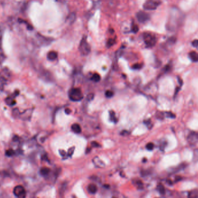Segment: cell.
<instances>
[{"mask_svg":"<svg viewBox=\"0 0 198 198\" xmlns=\"http://www.w3.org/2000/svg\"><path fill=\"white\" fill-rule=\"evenodd\" d=\"M143 39L146 46L148 48H152L155 45L156 43V37L152 33L145 32L143 35Z\"/></svg>","mask_w":198,"mask_h":198,"instance_id":"cell-1","label":"cell"},{"mask_svg":"<svg viewBox=\"0 0 198 198\" xmlns=\"http://www.w3.org/2000/svg\"><path fill=\"white\" fill-rule=\"evenodd\" d=\"M79 51L81 54L83 56L88 55L91 52V47L87 41L86 37H84L80 41L79 45Z\"/></svg>","mask_w":198,"mask_h":198,"instance_id":"cell-2","label":"cell"},{"mask_svg":"<svg viewBox=\"0 0 198 198\" xmlns=\"http://www.w3.org/2000/svg\"><path fill=\"white\" fill-rule=\"evenodd\" d=\"M161 3L160 0H147L144 3L143 7L146 10H155Z\"/></svg>","mask_w":198,"mask_h":198,"instance_id":"cell-3","label":"cell"},{"mask_svg":"<svg viewBox=\"0 0 198 198\" xmlns=\"http://www.w3.org/2000/svg\"><path fill=\"white\" fill-rule=\"evenodd\" d=\"M69 98L72 101H81L83 98V95L81 89L78 88L72 89L69 93Z\"/></svg>","mask_w":198,"mask_h":198,"instance_id":"cell-4","label":"cell"},{"mask_svg":"<svg viewBox=\"0 0 198 198\" xmlns=\"http://www.w3.org/2000/svg\"><path fill=\"white\" fill-rule=\"evenodd\" d=\"M13 194L18 198H24L26 196V190L23 186L18 185L13 190Z\"/></svg>","mask_w":198,"mask_h":198,"instance_id":"cell-5","label":"cell"},{"mask_svg":"<svg viewBox=\"0 0 198 198\" xmlns=\"http://www.w3.org/2000/svg\"><path fill=\"white\" fill-rule=\"evenodd\" d=\"M136 18L140 23H145L149 20L150 16L144 11H140L136 13Z\"/></svg>","mask_w":198,"mask_h":198,"instance_id":"cell-6","label":"cell"},{"mask_svg":"<svg viewBox=\"0 0 198 198\" xmlns=\"http://www.w3.org/2000/svg\"><path fill=\"white\" fill-rule=\"evenodd\" d=\"M198 136L196 132H191L188 137V143L190 145H195L198 142Z\"/></svg>","mask_w":198,"mask_h":198,"instance_id":"cell-7","label":"cell"},{"mask_svg":"<svg viewBox=\"0 0 198 198\" xmlns=\"http://www.w3.org/2000/svg\"><path fill=\"white\" fill-rule=\"evenodd\" d=\"M37 39L39 40V41L40 42L41 45H48L50 43H51V40L49 39H47L46 37H44L42 35H37Z\"/></svg>","mask_w":198,"mask_h":198,"instance_id":"cell-8","label":"cell"},{"mask_svg":"<svg viewBox=\"0 0 198 198\" xmlns=\"http://www.w3.org/2000/svg\"><path fill=\"white\" fill-rule=\"evenodd\" d=\"M93 163L96 167L99 168H103L105 167V163H104L101 160L99 159L98 157H95L93 159Z\"/></svg>","mask_w":198,"mask_h":198,"instance_id":"cell-9","label":"cell"},{"mask_svg":"<svg viewBox=\"0 0 198 198\" xmlns=\"http://www.w3.org/2000/svg\"><path fill=\"white\" fill-rule=\"evenodd\" d=\"M58 58V54L55 51H50L47 54V58L48 60L53 61Z\"/></svg>","mask_w":198,"mask_h":198,"instance_id":"cell-10","label":"cell"},{"mask_svg":"<svg viewBox=\"0 0 198 198\" xmlns=\"http://www.w3.org/2000/svg\"><path fill=\"white\" fill-rule=\"evenodd\" d=\"M189 57L192 62H197L198 61V55L196 51H191L189 54Z\"/></svg>","mask_w":198,"mask_h":198,"instance_id":"cell-11","label":"cell"},{"mask_svg":"<svg viewBox=\"0 0 198 198\" xmlns=\"http://www.w3.org/2000/svg\"><path fill=\"white\" fill-rule=\"evenodd\" d=\"M88 191L89 192V193L91 194H94L97 192V187L93 184H90L88 186Z\"/></svg>","mask_w":198,"mask_h":198,"instance_id":"cell-12","label":"cell"},{"mask_svg":"<svg viewBox=\"0 0 198 198\" xmlns=\"http://www.w3.org/2000/svg\"><path fill=\"white\" fill-rule=\"evenodd\" d=\"M72 130L75 133L78 134V133H80L82 132V128H81L80 126L77 123L73 124L72 126Z\"/></svg>","mask_w":198,"mask_h":198,"instance_id":"cell-13","label":"cell"},{"mask_svg":"<svg viewBox=\"0 0 198 198\" xmlns=\"http://www.w3.org/2000/svg\"><path fill=\"white\" fill-rule=\"evenodd\" d=\"M109 116H110V120L114 122V123H116L117 121V119L116 117L115 116V112H113V110H110L109 112Z\"/></svg>","mask_w":198,"mask_h":198,"instance_id":"cell-14","label":"cell"},{"mask_svg":"<svg viewBox=\"0 0 198 198\" xmlns=\"http://www.w3.org/2000/svg\"><path fill=\"white\" fill-rule=\"evenodd\" d=\"M50 172V170L48 168H47V167L43 168V169H41V170H40L41 174L42 175H44V176L48 174Z\"/></svg>","mask_w":198,"mask_h":198,"instance_id":"cell-15","label":"cell"},{"mask_svg":"<svg viewBox=\"0 0 198 198\" xmlns=\"http://www.w3.org/2000/svg\"><path fill=\"white\" fill-rule=\"evenodd\" d=\"M76 19V15L74 13H71L69 17L67 18V21L69 24H73Z\"/></svg>","mask_w":198,"mask_h":198,"instance_id":"cell-16","label":"cell"},{"mask_svg":"<svg viewBox=\"0 0 198 198\" xmlns=\"http://www.w3.org/2000/svg\"><path fill=\"white\" fill-rule=\"evenodd\" d=\"M91 80L95 82H99L101 80V76H99V74H98V73H95L93 75V76L91 78Z\"/></svg>","mask_w":198,"mask_h":198,"instance_id":"cell-17","label":"cell"},{"mask_svg":"<svg viewBox=\"0 0 198 198\" xmlns=\"http://www.w3.org/2000/svg\"><path fill=\"white\" fill-rule=\"evenodd\" d=\"M116 43V39H109L107 41V47L109 48L113 46Z\"/></svg>","mask_w":198,"mask_h":198,"instance_id":"cell-18","label":"cell"},{"mask_svg":"<svg viewBox=\"0 0 198 198\" xmlns=\"http://www.w3.org/2000/svg\"><path fill=\"white\" fill-rule=\"evenodd\" d=\"M158 190H159L160 194L164 195L165 194V188L162 185H159L158 186Z\"/></svg>","mask_w":198,"mask_h":198,"instance_id":"cell-19","label":"cell"},{"mask_svg":"<svg viewBox=\"0 0 198 198\" xmlns=\"http://www.w3.org/2000/svg\"><path fill=\"white\" fill-rule=\"evenodd\" d=\"M5 101H6V103L8 105H10V106H12V105H14L15 104V101H14L11 98H7V99H6Z\"/></svg>","mask_w":198,"mask_h":198,"instance_id":"cell-20","label":"cell"},{"mask_svg":"<svg viewBox=\"0 0 198 198\" xmlns=\"http://www.w3.org/2000/svg\"><path fill=\"white\" fill-rule=\"evenodd\" d=\"M113 95H114V93L112 91L108 90L105 92V95L107 98H112L113 96Z\"/></svg>","mask_w":198,"mask_h":198,"instance_id":"cell-21","label":"cell"},{"mask_svg":"<svg viewBox=\"0 0 198 198\" xmlns=\"http://www.w3.org/2000/svg\"><path fill=\"white\" fill-rule=\"evenodd\" d=\"M131 30H132L133 33H137V32L138 31V30H139L138 26L137 25H136V24H133L132 26V27H131Z\"/></svg>","mask_w":198,"mask_h":198,"instance_id":"cell-22","label":"cell"},{"mask_svg":"<svg viewBox=\"0 0 198 198\" xmlns=\"http://www.w3.org/2000/svg\"><path fill=\"white\" fill-rule=\"evenodd\" d=\"M146 148L147 149L149 150V151H152L153 149V148H154V144H153V143H152V142H150V143H148L147 145V146H146Z\"/></svg>","mask_w":198,"mask_h":198,"instance_id":"cell-23","label":"cell"},{"mask_svg":"<svg viewBox=\"0 0 198 198\" xmlns=\"http://www.w3.org/2000/svg\"><path fill=\"white\" fill-rule=\"evenodd\" d=\"M91 144L92 147H95V148H99L101 147V145L98 144L97 142H95V141H93Z\"/></svg>","mask_w":198,"mask_h":198,"instance_id":"cell-24","label":"cell"},{"mask_svg":"<svg viewBox=\"0 0 198 198\" xmlns=\"http://www.w3.org/2000/svg\"><path fill=\"white\" fill-rule=\"evenodd\" d=\"M5 59V55L2 52H0V64H1L3 62H4Z\"/></svg>","mask_w":198,"mask_h":198,"instance_id":"cell-25","label":"cell"},{"mask_svg":"<svg viewBox=\"0 0 198 198\" xmlns=\"http://www.w3.org/2000/svg\"><path fill=\"white\" fill-rule=\"evenodd\" d=\"M141 67H142V65H141V64H139V63L135 64V65H134L133 66H132V68H133L134 69H140Z\"/></svg>","mask_w":198,"mask_h":198,"instance_id":"cell-26","label":"cell"},{"mask_svg":"<svg viewBox=\"0 0 198 198\" xmlns=\"http://www.w3.org/2000/svg\"><path fill=\"white\" fill-rule=\"evenodd\" d=\"M166 116L168 117H170V118H175V116L174 114H173L171 112H166Z\"/></svg>","mask_w":198,"mask_h":198,"instance_id":"cell-27","label":"cell"},{"mask_svg":"<svg viewBox=\"0 0 198 198\" xmlns=\"http://www.w3.org/2000/svg\"><path fill=\"white\" fill-rule=\"evenodd\" d=\"M192 46L195 47V48H197L198 45V40H194V41H192Z\"/></svg>","mask_w":198,"mask_h":198,"instance_id":"cell-28","label":"cell"},{"mask_svg":"<svg viewBox=\"0 0 198 198\" xmlns=\"http://www.w3.org/2000/svg\"><path fill=\"white\" fill-rule=\"evenodd\" d=\"M94 98V94H89L88 95V97H87V99H88V100H89V101H91V100H92Z\"/></svg>","mask_w":198,"mask_h":198,"instance_id":"cell-29","label":"cell"},{"mask_svg":"<svg viewBox=\"0 0 198 198\" xmlns=\"http://www.w3.org/2000/svg\"><path fill=\"white\" fill-rule=\"evenodd\" d=\"M128 134H129V132L127 131H123L122 132H121V135L124 136L128 135Z\"/></svg>","mask_w":198,"mask_h":198,"instance_id":"cell-30","label":"cell"},{"mask_svg":"<svg viewBox=\"0 0 198 198\" xmlns=\"http://www.w3.org/2000/svg\"><path fill=\"white\" fill-rule=\"evenodd\" d=\"M7 153H9V154H8L9 156H11L13 154V151L12 150H10V151H7Z\"/></svg>","mask_w":198,"mask_h":198,"instance_id":"cell-31","label":"cell"},{"mask_svg":"<svg viewBox=\"0 0 198 198\" xmlns=\"http://www.w3.org/2000/svg\"><path fill=\"white\" fill-rule=\"evenodd\" d=\"M65 112H66L67 114H69V113L71 112V110H70V109H66V110H65Z\"/></svg>","mask_w":198,"mask_h":198,"instance_id":"cell-32","label":"cell"}]
</instances>
